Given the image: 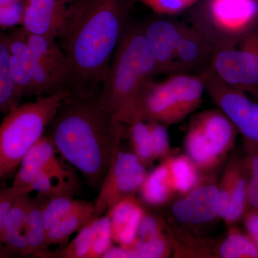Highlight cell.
Masks as SVG:
<instances>
[{
  "mask_svg": "<svg viewBox=\"0 0 258 258\" xmlns=\"http://www.w3.org/2000/svg\"><path fill=\"white\" fill-rule=\"evenodd\" d=\"M93 214L94 203L84 201L80 208L61 217L47 230V246L64 245L74 232H79L92 220Z\"/></svg>",
  "mask_w": 258,
  "mask_h": 258,
  "instance_id": "44dd1931",
  "label": "cell"
},
{
  "mask_svg": "<svg viewBox=\"0 0 258 258\" xmlns=\"http://www.w3.org/2000/svg\"><path fill=\"white\" fill-rule=\"evenodd\" d=\"M12 1H13V0H0V6H1V5L8 4V3Z\"/></svg>",
  "mask_w": 258,
  "mask_h": 258,
  "instance_id": "60d3db41",
  "label": "cell"
},
{
  "mask_svg": "<svg viewBox=\"0 0 258 258\" xmlns=\"http://www.w3.org/2000/svg\"><path fill=\"white\" fill-rule=\"evenodd\" d=\"M218 254L222 258L258 257V249L247 237L232 232L220 244Z\"/></svg>",
  "mask_w": 258,
  "mask_h": 258,
  "instance_id": "83f0119b",
  "label": "cell"
},
{
  "mask_svg": "<svg viewBox=\"0 0 258 258\" xmlns=\"http://www.w3.org/2000/svg\"><path fill=\"white\" fill-rule=\"evenodd\" d=\"M185 145L188 157L200 169H212L220 162V158L209 145L201 129L194 120L186 134Z\"/></svg>",
  "mask_w": 258,
  "mask_h": 258,
  "instance_id": "cb8c5ba5",
  "label": "cell"
},
{
  "mask_svg": "<svg viewBox=\"0 0 258 258\" xmlns=\"http://www.w3.org/2000/svg\"><path fill=\"white\" fill-rule=\"evenodd\" d=\"M22 30L25 41L33 55L51 71L60 76L69 88L71 79V66L57 39L30 33L23 28Z\"/></svg>",
  "mask_w": 258,
  "mask_h": 258,
  "instance_id": "e0dca14e",
  "label": "cell"
},
{
  "mask_svg": "<svg viewBox=\"0 0 258 258\" xmlns=\"http://www.w3.org/2000/svg\"><path fill=\"white\" fill-rule=\"evenodd\" d=\"M236 181L233 171L229 170L226 173L221 186H219V210L218 217L225 218L228 211L231 195Z\"/></svg>",
  "mask_w": 258,
  "mask_h": 258,
  "instance_id": "d590c367",
  "label": "cell"
},
{
  "mask_svg": "<svg viewBox=\"0 0 258 258\" xmlns=\"http://www.w3.org/2000/svg\"><path fill=\"white\" fill-rule=\"evenodd\" d=\"M212 26L225 36L244 35L258 20V0H209Z\"/></svg>",
  "mask_w": 258,
  "mask_h": 258,
  "instance_id": "30bf717a",
  "label": "cell"
},
{
  "mask_svg": "<svg viewBox=\"0 0 258 258\" xmlns=\"http://www.w3.org/2000/svg\"><path fill=\"white\" fill-rule=\"evenodd\" d=\"M142 120L170 125L184 119V115L166 81H151L144 91Z\"/></svg>",
  "mask_w": 258,
  "mask_h": 258,
  "instance_id": "5bb4252c",
  "label": "cell"
},
{
  "mask_svg": "<svg viewBox=\"0 0 258 258\" xmlns=\"http://www.w3.org/2000/svg\"><path fill=\"white\" fill-rule=\"evenodd\" d=\"M9 50L10 74L19 96H35L32 81V53L23 36V30L16 29L6 35Z\"/></svg>",
  "mask_w": 258,
  "mask_h": 258,
  "instance_id": "9a60e30c",
  "label": "cell"
},
{
  "mask_svg": "<svg viewBox=\"0 0 258 258\" xmlns=\"http://www.w3.org/2000/svg\"><path fill=\"white\" fill-rule=\"evenodd\" d=\"M44 197L32 198L25 222V235L28 240L29 257L45 258L50 251L47 244V232L42 219Z\"/></svg>",
  "mask_w": 258,
  "mask_h": 258,
  "instance_id": "7402d4cb",
  "label": "cell"
},
{
  "mask_svg": "<svg viewBox=\"0 0 258 258\" xmlns=\"http://www.w3.org/2000/svg\"><path fill=\"white\" fill-rule=\"evenodd\" d=\"M219 186L208 184L197 186L173 205V216L188 225H201L218 217Z\"/></svg>",
  "mask_w": 258,
  "mask_h": 258,
  "instance_id": "7c38bea8",
  "label": "cell"
},
{
  "mask_svg": "<svg viewBox=\"0 0 258 258\" xmlns=\"http://www.w3.org/2000/svg\"><path fill=\"white\" fill-rule=\"evenodd\" d=\"M57 149L47 136L44 135L22 159L18 171H37L50 176L62 188L66 195L73 196L79 190L74 167L57 157Z\"/></svg>",
  "mask_w": 258,
  "mask_h": 258,
  "instance_id": "ba28073f",
  "label": "cell"
},
{
  "mask_svg": "<svg viewBox=\"0 0 258 258\" xmlns=\"http://www.w3.org/2000/svg\"><path fill=\"white\" fill-rule=\"evenodd\" d=\"M148 124L152 136L154 159L166 157L170 151L169 134L166 126L157 122H149Z\"/></svg>",
  "mask_w": 258,
  "mask_h": 258,
  "instance_id": "d6a6232c",
  "label": "cell"
},
{
  "mask_svg": "<svg viewBox=\"0 0 258 258\" xmlns=\"http://www.w3.org/2000/svg\"><path fill=\"white\" fill-rule=\"evenodd\" d=\"M144 201L149 205H163L170 198L173 191L167 160L147 175L140 189Z\"/></svg>",
  "mask_w": 258,
  "mask_h": 258,
  "instance_id": "603a6c76",
  "label": "cell"
},
{
  "mask_svg": "<svg viewBox=\"0 0 258 258\" xmlns=\"http://www.w3.org/2000/svg\"><path fill=\"white\" fill-rule=\"evenodd\" d=\"M211 50L207 37L195 29L181 26L176 49V63L178 71H186L203 62Z\"/></svg>",
  "mask_w": 258,
  "mask_h": 258,
  "instance_id": "d6986e66",
  "label": "cell"
},
{
  "mask_svg": "<svg viewBox=\"0 0 258 258\" xmlns=\"http://www.w3.org/2000/svg\"><path fill=\"white\" fill-rule=\"evenodd\" d=\"M30 194L25 193L20 195L12 204L3 220L0 240L3 236L8 234L25 232V222L31 200Z\"/></svg>",
  "mask_w": 258,
  "mask_h": 258,
  "instance_id": "4316f807",
  "label": "cell"
},
{
  "mask_svg": "<svg viewBox=\"0 0 258 258\" xmlns=\"http://www.w3.org/2000/svg\"><path fill=\"white\" fill-rule=\"evenodd\" d=\"M162 235L160 222L155 217L150 215H144L136 239L139 241H148Z\"/></svg>",
  "mask_w": 258,
  "mask_h": 258,
  "instance_id": "8d00e7d4",
  "label": "cell"
},
{
  "mask_svg": "<svg viewBox=\"0 0 258 258\" xmlns=\"http://www.w3.org/2000/svg\"><path fill=\"white\" fill-rule=\"evenodd\" d=\"M127 247L137 254V258L166 257L170 251L169 244L163 235L144 242L135 239L133 243Z\"/></svg>",
  "mask_w": 258,
  "mask_h": 258,
  "instance_id": "f546056e",
  "label": "cell"
},
{
  "mask_svg": "<svg viewBox=\"0 0 258 258\" xmlns=\"http://www.w3.org/2000/svg\"><path fill=\"white\" fill-rule=\"evenodd\" d=\"M160 15H175L195 4L197 0H141Z\"/></svg>",
  "mask_w": 258,
  "mask_h": 258,
  "instance_id": "e575fe53",
  "label": "cell"
},
{
  "mask_svg": "<svg viewBox=\"0 0 258 258\" xmlns=\"http://www.w3.org/2000/svg\"><path fill=\"white\" fill-rule=\"evenodd\" d=\"M201 128L205 139L221 159L228 150L234 138V124L222 111L210 110L194 119Z\"/></svg>",
  "mask_w": 258,
  "mask_h": 258,
  "instance_id": "ac0fdd59",
  "label": "cell"
},
{
  "mask_svg": "<svg viewBox=\"0 0 258 258\" xmlns=\"http://www.w3.org/2000/svg\"><path fill=\"white\" fill-rule=\"evenodd\" d=\"M33 192L31 188L20 187L12 185L10 187L3 188L0 191V237H1L2 227H3V220L7 212L11 206L13 202L18 198L20 195L25 193ZM12 257L9 252L5 249L4 245L0 240V257Z\"/></svg>",
  "mask_w": 258,
  "mask_h": 258,
  "instance_id": "4dcf8cb0",
  "label": "cell"
},
{
  "mask_svg": "<svg viewBox=\"0 0 258 258\" xmlns=\"http://www.w3.org/2000/svg\"><path fill=\"white\" fill-rule=\"evenodd\" d=\"M167 162L174 192L186 195L198 186V166L188 156L171 158Z\"/></svg>",
  "mask_w": 258,
  "mask_h": 258,
  "instance_id": "d4e9b609",
  "label": "cell"
},
{
  "mask_svg": "<svg viewBox=\"0 0 258 258\" xmlns=\"http://www.w3.org/2000/svg\"><path fill=\"white\" fill-rule=\"evenodd\" d=\"M25 1H27V0H25V1H24V3H25Z\"/></svg>",
  "mask_w": 258,
  "mask_h": 258,
  "instance_id": "ee69618b",
  "label": "cell"
},
{
  "mask_svg": "<svg viewBox=\"0 0 258 258\" xmlns=\"http://www.w3.org/2000/svg\"><path fill=\"white\" fill-rule=\"evenodd\" d=\"M109 217H93L79 231L74 240L56 251H49L45 258L103 257L112 247Z\"/></svg>",
  "mask_w": 258,
  "mask_h": 258,
  "instance_id": "9c48e42d",
  "label": "cell"
},
{
  "mask_svg": "<svg viewBox=\"0 0 258 258\" xmlns=\"http://www.w3.org/2000/svg\"><path fill=\"white\" fill-rule=\"evenodd\" d=\"M212 72L229 86L247 89L258 85V35H247L240 49L222 44L212 52Z\"/></svg>",
  "mask_w": 258,
  "mask_h": 258,
  "instance_id": "8992f818",
  "label": "cell"
},
{
  "mask_svg": "<svg viewBox=\"0 0 258 258\" xmlns=\"http://www.w3.org/2000/svg\"><path fill=\"white\" fill-rule=\"evenodd\" d=\"M71 0H27L22 25L35 35L56 37L63 26Z\"/></svg>",
  "mask_w": 258,
  "mask_h": 258,
  "instance_id": "8fae6325",
  "label": "cell"
},
{
  "mask_svg": "<svg viewBox=\"0 0 258 258\" xmlns=\"http://www.w3.org/2000/svg\"><path fill=\"white\" fill-rule=\"evenodd\" d=\"M21 98L10 74L6 35L0 33V113H8Z\"/></svg>",
  "mask_w": 258,
  "mask_h": 258,
  "instance_id": "484cf974",
  "label": "cell"
},
{
  "mask_svg": "<svg viewBox=\"0 0 258 258\" xmlns=\"http://www.w3.org/2000/svg\"><path fill=\"white\" fill-rule=\"evenodd\" d=\"M247 182L244 179H236L231 195L230 206L225 217L227 223L235 222L240 218L244 210V202L247 195Z\"/></svg>",
  "mask_w": 258,
  "mask_h": 258,
  "instance_id": "1f68e13d",
  "label": "cell"
},
{
  "mask_svg": "<svg viewBox=\"0 0 258 258\" xmlns=\"http://www.w3.org/2000/svg\"><path fill=\"white\" fill-rule=\"evenodd\" d=\"M157 66V73L177 72L176 49L181 26L168 20L151 22L143 28Z\"/></svg>",
  "mask_w": 258,
  "mask_h": 258,
  "instance_id": "4fadbf2b",
  "label": "cell"
},
{
  "mask_svg": "<svg viewBox=\"0 0 258 258\" xmlns=\"http://www.w3.org/2000/svg\"><path fill=\"white\" fill-rule=\"evenodd\" d=\"M103 258H137L134 253L128 247L120 246L118 247H112L103 255Z\"/></svg>",
  "mask_w": 258,
  "mask_h": 258,
  "instance_id": "f35d334b",
  "label": "cell"
},
{
  "mask_svg": "<svg viewBox=\"0 0 258 258\" xmlns=\"http://www.w3.org/2000/svg\"><path fill=\"white\" fill-rule=\"evenodd\" d=\"M37 96L12 108L0 123V178L14 173L22 159L40 141L69 93Z\"/></svg>",
  "mask_w": 258,
  "mask_h": 258,
  "instance_id": "277c9868",
  "label": "cell"
},
{
  "mask_svg": "<svg viewBox=\"0 0 258 258\" xmlns=\"http://www.w3.org/2000/svg\"><path fill=\"white\" fill-rule=\"evenodd\" d=\"M25 4L21 0H13L0 6V28H8L22 25Z\"/></svg>",
  "mask_w": 258,
  "mask_h": 258,
  "instance_id": "836d02e7",
  "label": "cell"
},
{
  "mask_svg": "<svg viewBox=\"0 0 258 258\" xmlns=\"http://www.w3.org/2000/svg\"><path fill=\"white\" fill-rule=\"evenodd\" d=\"M106 215L111 221L112 240L123 247L133 243L139 225L145 215L134 195L117 202Z\"/></svg>",
  "mask_w": 258,
  "mask_h": 258,
  "instance_id": "2e32d148",
  "label": "cell"
},
{
  "mask_svg": "<svg viewBox=\"0 0 258 258\" xmlns=\"http://www.w3.org/2000/svg\"><path fill=\"white\" fill-rule=\"evenodd\" d=\"M132 0H71L57 41L71 69L69 88L101 93Z\"/></svg>",
  "mask_w": 258,
  "mask_h": 258,
  "instance_id": "6da1fadb",
  "label": "cell"
},
{
  "mask_svg": "<svg viewBox=\"0 0 258 258\" xmlns=\"http://www.w3.org/2000/svg\"><path fill=\"white\" fill-rule=\"evenodd\" d=\"M130 137L134 154L144 165L154 160L152 136L148 123L138 120L130 125Z\"/></svg>",
  "mask_w": 258,
  "mask_h": 258,
  "instance_id": "f1b7e54d",
  "label": "cell"
},
{
  "mask_svg": "<svg viewBox=\"0 0 258 258\" xmlns=\"http://www.w3.org/2000/svg\"><path fill=\"white\" fill-rule=\"evenodd\" d=\"M246 226H247V230H248L249 233L252 235V237H255L258 236L257 214H254V215H250V216L247 218V222H246Z\"/></svg>",
  "mask_w": 258,
  "mask_h": 258,
  "instance_id": "ab89813d",
  "label": "cell"
},
{
  "mask_svg": "<svg viewBox=\"0 0 258 258\" xmlns=\"http://www.w3.org/2000/svg\"><path fill=\"white\" fill-rule=\"evenodd\" d=\"M247 195L251 205L258 208V156L252 161V179L247 188Z\"/></svg>",
  "mask_w": 258,
  "mask_h": 258,
  "instance_id": "74e56055",
  "label": "cell"
},
{
  "mask_svg": "<svg viewBox=\"0 0 258 258\" xmlns=\"http://www.w3.org/2000/svg\"><path fill=\"white\" fill-rule=\"evenodd\" d=\"M47 129L61 157L81 173L91 187L99 189L124 134V124L103 104L101 93L69 88Z\"/></svg>",
  "mask_w": 258,
  "mask_h": 258,
  "instance_id": "7a4b0ae2",
  "label": "cell"
},
{
  "mask_svg": "<svg viewBox=\"0 0 258 258\" xmlns=\"http://www.w3.org/2000/svg\"><path fill=\"white\" fill-rule=\"evenodd\" d=\"M205 90L230 121L247 138L258 142V105L249 100L241 90L222 81L211 69L204 71Z\"/></svg>",
  "mask_w": 258,
  "mask_h": 258,
  "instance_id": "52a82bcc",
  "label": "cell"
},
{
  "mask_svg": "<svg viewBox=\"0 0 258 258\" xmlns=\"http://www.w3.org/2000/svg\"><path fill=\"white\" fill-rule=\"evenodd\" d=\"M254 242H255L256 247H257V248L258 249V236H257V237H254Z\"/></svg>",
  "mask_w": 258,
  "mask_h": 258,
  "instance_id": "7bdbcfd3",
  "label": "cell"
},
{
  "mask_svg": "<svg viewBox=\"0 0 258 258\" xmlns=\"http://www.w3.org/2000/svg\"><path fill=\"white\" fill-rule=\"evenodd\" d=\"M147 176L144 165L137 156L118 148L100 186L93 217L102 216L121 199L140 191Z\"/></svg>",
  "mask_w": 258,
  "mask_h": 258,
  "instance_id": "5b68a950",
  "label": "cell"
},
{
  "mask_svg": "<svg viewBox=\"0 0 258 258\" xmlns=\"http://www.w3.org/2000/svg\"><path fill=\"white\" fill-rule=\"evenodd\" d=\"M157 73L143 28L127 26L101 91V99L115 119L132 125L142 120L144 91Z\"/></svg>",
  "mask_w": 258,
  "mask_h": 258,
  "instance_id": "3957f363",
  "label": "cell"
},
{
  "mask_svg": "<svg viewBox=\"0 0 258 258\" xmlns=\"http://www.w3.org/2000/svg\"><path fill=\"white\" fill-rule=\"evenodd\" d=\"M166 82L175 97L184 118L200 106L205 91L200 76L181 73L173 75L166 80Z\"/></svg>",
  "mask_w": 258,
  "mask_h": 258,
  "instance_id": "ffe728a7",
  "label": "cell"
},
{
  "mask_svg": "<svg viewBox=\"0 0 258 258\" xmlns=\"http://www.w3.org/2000/svg\"><path fill=\"white\" fill-rule=\"evenodd\" d=\"M3 178H0V191H1V189H3V188L5 187L4 184H3Z\"/></svg>",
  "mask_w": 258,
  "mask_h": 258,
  "instance_id": "b9f144b4",
  "label": "cell"
}]
</instances>
